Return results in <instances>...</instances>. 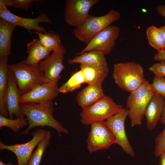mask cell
Wrapping results in <instances>:
<instances>
[{"mask_svg":"<svg viewBox=\"0 0 165 165\" xmlns=\"http://www.w3.org/2000/svg\"><path fill=\"white\" fill-rule=\"evenodd\" d=\"M86 81L82 71L73 73L68 81L59 87V92L66 93L72 92L79 88Z\"/></svg>","mask_w":165,"mask_h":165,"instance_id":"25","label":"cell"},{"mask_svg":"<svg viewBox=\"0 0 165 165\" xmlns=\"http://www.w3.org/2000/svg\"><path fill=\"white\" fill-rule=\"evenodd\" d=\"M99 0H67L64 6V18L69 26L75 28L82 24L90 15L91 8Z\"/></svg>","mask_w":165,"mask_h":165,"instance_id":"9","label":"cell"},{"mask_svg":"<svg viewBox=\"0 0 165 165\" xmlns=\"http://www.w3.org/2000/svg\"></svg>","mask_w":165,"mask_h":165,"instance_id":"38","label":"cell"},{"mask_svg":"<svg viewBox=\"0 0 165 165\" xmlns=\"http://www.w3.org/2000/svg\"><path fill=\"white\" fill-rule=\"evenodd\" d=\"M6 5L12 6L14 8L22 9L27 11L30 6L35 0H5Z\"/></svg>","mask_w":165,"mask_h":165,"instance_id":"30","label":"cell"},{"mask_svg":"<svg viewBox=\"0 0 165 165\" xmlns=\"http://www.w3.org/2000/svg\"><path fill=\"white\" fill-rule=\"evenodd\" d=\"M160 165H165V153H161L159 156Z\"/></svg>","mask_w":165,"mask_h":165,"instance_id":"35","label":"cell"},{"mask_svg":"<svg viewBox=\"0 0 165 165\" xmlns=\"http://www.w3.org/2000/svg\"><path fill=\"white\" fill-rule=\"evenodd\" d=\"M16 26L0 19V58L11 54V38Z\"/></svg>","mask_w":165,"mask_h":165,"instance_id":"20","label":"cell"},{"mask_svg":"<svg viewBox=\"0 0 165 165\" xmlns=\"http://www.w3.org/2000/svg\"><path fill=\"white\" fill-rule=\"evenodd\" d=\"M149 70L155 75L165 77V61L153 64L149 68Z\"/></svg>","mask_w":165,"mask_h":165,"instance_id":"31","label":"cell"},{"mask_svg":"<svg viewBox=\"0 0 165 165\" xmlns=\"http://www.w3.org/2000/svg\"><path fill=\"white\" fill-rule=\"evenodd\" d=\"M69 64L80 63L109 70L105 55L96 51H91L76 55L68 61Z\"/></svg>","mask_w":165,"mask_h":165,"instance_id":"17","label":"cell"},{"mask_svg":"<svg viewBox=\"0 0 165 165\" xmlns=\"http://www.w3.org/2000/svg\"><path fill=\"white\" fill-rule=\"evenodd\" d=\"M160 122L161 123L165 125V100L164 103L162 113Z\"/></svg>","mask_w":165,"mask_h":165,"instance_id":"34","label":"cell"},{"mask_svg":"<svg viewBox=\"0 0 165 165\" xmlns=\"http://www.w3.org/2000/svg\"><path fill=\"white\" fill-rule=\"evenodd\" d=\"M8 57L0 58V115L5 117L9 115L4 101L8 84Z\"/></svg>","mask_w":165,"mask_h":165,"instance_id":"21","label":"cell"},{"mask_svg":"<svg viewBox=\"0 0 165 165\" xmlns=\"http://www.w3.org/2000/svg\"><path fill=\"white\" fill-rule=\"evenodd\" d=\"M61 77L50 82L38 86L28 92L21 95L20 103H39L53 101L60 93L58 82Z\"/></svg>","mask_w":165,"mask_h":165,"instance_id":"13","label":"cell"},{"mask_svg":"<svg viewBox=\"0 0 165 165\" xmlns=\"http://www.w3.org/2000/svg\"><path fill=\"white\" fill-rule=\"evenodd\" d=\"M102 83L97 82L88 86L77 95L76 100L82 109L92 104L105 95L102 88Z\"/></svg>","mask_w":165,"mask_h":165,"instance_id":"18","label":"cell"},{"mask_svg":"<svg viewBox=\"0 0 165 165\" xmlns=\"http://www.w3.org/2000/svg\"><path fill=\"white\" fill-rule=\"evenodd\" d=\"M0 165H14V164L11 162H9L8 163L6 164L3 163L1 160H0Z\"/></svg>","mask_w":165,"mask_h":165,"instance_id":"37","label":"cell"},{"mask_svg":"<svg viewBox=\"0 0 165 165\" xmlns=\"http://www.w3.org/2000/svg\"><path fill=\"white\" fill-rule=\"evenodd\" d=\"M123 106L116 103L110 97L104 95L95 102L82 109L80 121L88 126L94 122L105 121L122 110Z\"/></svg>","mask_w":165,"mask_h":165,"instance_id":"6","label":"cell"},{"mask_svg":"<svg viewBox=\"0 0 165 165\" xmlns=\"http://www.w3.org/2000/svg\"><path fill=\"white\" fill-rule=\"evenodd\" d=\"M51 138V133L47 131L45 137L40 141L37 148L32 154L28 165H40L43 155L49 145Z\"/></svg>","mask_w":165,"mask_h":165,"instance_id":"26","label":"cell"},{"mask_svg":"<svg viewBox=\"0 0 165 165\" xmlns=\"http://www.w3.org/2000/svg\"><path fill=\"white\" fill-rule=\"evenodd\" d=\"M151 85L154 93L165 97V77L155 75Z\"/></svg>","mask_w":165,"mask_h":165,"instance_id":"28","label":"cell"},{"mask_svg":"<svg viewBox=\"0 0 165 165\" xmlns=\"http://www.w3.org/2000/svg\"><path fill=\"white\" fill-rule=\"evenodd\" d=\"M130 93L126 107L131 126L134 127L142 124L146 108L154 93L151 84L146 80L140 87Z\"/></svg>","mask_w":165,"mask_h":165,"instance_id":"3","label":"cell"},{"mask_svg":"<svg viewBox=\"0 0 165 165\" xmlns=\"http://www.w3.org/2000/svg\"><path fill=\"white\" fill-rule=\"evenodd\" d=\"M34 31L39 36V39L42 45L51 51L53 52L59 50L62 46L59 35L53 31L45 32Z\"/></svg>","mask_w":165,"mask_h":165,"instance_id":"23","label":"cell"},{"mask_svg":"<svg viewBox=\"0 0 165 165\" xmlns=\"http://www.w3.org/2000/svg\"><path fill=\"white\" fill-rule=\"evenodd\" d=\"M105 121L95 122L90 124L91 129L86 142L87 149L91 153L108 149L117 144L114 135Z\"/></svg>","mask_w":165,"mask_h":165,"instance_id":"7","label":"cell"},{"mask_svg":"<svg viewBox=\"0 0 165 165\" xmlns=\"http://www.w3.org/2000/svg\"><path fill=\"white\" fill-rule=\"evenodd\" d=\"M112 77L115 83L121 89L130 93L142 85L146 80L140 64L133 62L113 64Z\"/></svg>","mask_w":165,"mask_h":165,"instance_id":"2","label":"cell"},{"mask_svg":"<svg viewBox=\"0 0 165 165\" xmlns=\"http://www.w3.org/2000/svg\"><path fill=\"white\" fill-rule=\"evenodd\" d=\"M47 131L40 128L37 129L31 133L32 139L23 144L7 145L0 140V149H7L13 152L17 159V165H28L34 149L45 137Z\"/></svg>","mask_w":165,"mask_h":165,"instance_id":"11","label":"cell"},{"mask_svg":"<svg viewBox=\"0 0 165 165\" xmlns=\"http://www.w3.org/2000/svg\"><path fill=\"white\" fill-rule=\"evenodd\" d=\"M0 18L16 26L24 28L30 32L31 30L39 32H45L46 29L39 24L40 23L51 24V19L46 13H43L35 18L22 17L11 12L6 5L4 0H0Z\"/></svg>","mask_w":165,"mask_h":165,"instance_id":"10","label":"cell"},{"mask_svg":"<svg viewBox=\"0 0 165 165\" xmlns=\"http://www.w3.org/2000/svg\"><path fill=\"white\" fill-rule=\"evenodd\" d=\"M164 97L154 93L146 108L145 112L147 122V127L150 130H153L156 126L162 113Z\"/></svg>","mask_w":165,"mask_h":165,"instance_id":"16","label":"cell"},{"mask_svg":"<svg viewBox=\"0 0 165 165\" xmlns=\"http://www.w3.org/2000/svg\"><path fill=\"white\" fill-rule=\"evenodd\" d=\"M128 113L127 109L123 108L116 114L108 118L105 122L114 135L116 144L120 146L127 154L134 157L135 153L128 140L125 130V122Z\"/></svg>","mask_w":165,"mask_h":165,"instance_id":"12","label":"cell"},{"mask_svg":"<svg viewBox=\"0 0 165 165\" xmlns=\"http://www.w3.org/2000/svg\"><path fill=\"white\" fill-rule=\"evenodd\" d=\"M54 105L53 101L39 103L20 104L21 111L26 117L28 126L26 129L20 134H28L30 130L35 127L40 126L45 128L48 126L56 130L59 134L61 133L68 134V130L53 117Z\"/></svg>","mask_w":165,"mask_h":165,"instance_id":"1","label":"cell"},{"mask_svg":"<svg viewBox=\"0 0 165 165\" xmlns=\"http://www.w3.org/2000/svg\"><path fill=\"white\" fill-rule=\"evenodd\" d=\"M146 35L149 44L158 52L165 50V43L160 33L159 28L151 25L146 31Z\"/></svg>","mask_w":165,"mask_h":165,"instance_id":"24","label":"cell"},{"mask_svg":"<svg viewBox=\"0 0 165 165\" xmlns=\"http://www.w3.org/2000/svg\"><path fill=\"white\" fill-rule=\"evenodd\" d=\"M117 11L111 9L105 15H90L84 23L72 31L75 36L81 42L87 44L97 33L120 19Z\"/></svg>","mask_w":165,"mask_h":165,"instance_id":"5","label":"cell"},{"mask_svg":"<svg viewBox=\"0 0 165 165\" xmlns=\"http://www.w3.org/2000/svg\"><path fill=\"white\" fill-rule=\"evenodd\" d=\"M153 59L155 61L159 62L165 61V50L161 52H158L154 56Z\"/></svg>","mask_w":165,"mask_h":165,"instance_id":"32","label":"cell"},{"mask_svg":"<svg viewBox=\"0 0 165 165\" xmlns=\"http://www.w3.org/2000/svg\"><path fill=\"white\" fill-rule=\"evenodd\" d=\"M20 96L14 75L9 69L8 86L5 94L4 101L10 119H13V115L16 118H23L25 116L20 109L19 102Z\"/></svg>","mask_w":165,"mask_h":165,"instance_id":"14","label":"cell"},{"mask_svg":"<svg viewBox=\"0 0 165 165\" xmlns=\"http://www.w3.org/2000/svg\"><path fill=\"white\" fill-rule=\"evenodd\" d=\"M27 51L28 55L24 61L28 64L36 65L47 57L51 51L43 46L38 38L34 39L27 44Z\"/></svg>","mask_w":165,"mask_h":165,"instance_id":"19","label":"cell"},{"mask_svg":"<svg viewBox=\"0 0 165 165\" xmlns=\"http://www.w3.org/2000/svg\"><path fill=\"white\" fill-rule=\"evenodd\" d=\"M155 142V154L156 157H159L161 153H165V127L156 138Z\"/></svg>","mask_w":165,"mask_h":165,"instance_id":"29","label":"cell"},{"mask_svg":"<svg viewBox=\"0 0 165 165\" xmlns=\"http://www.w3.org/2000/svg\"><path fill=\"white\" fill-rule=\"evenodd\" d=\"M159 29L165 43V25L159 28Z\"/></svg>","mask_w":165,"mask_h":165,"instance_id":"36","label":"cell"},{"mask_svg":"<svg viewBox=\"0 0 165 165\" xmlns=\"http://www.w3.org/2000/svg\"><path fill=\"white\" fill-rule=\"evenodd\" d=\"M156 9L157 12L160 15L165 18V5L156 6Z\"/></svg>","mask_w":165,"mask_h":165,"instance_id":"33","label":"cell"},{"mask_svg":"<svg viewBox=\"0 0 165 165\" xmlns=\"http://www.w3.org/2000/svg\"><path fill=\"white\" fill-rule=\"evenodd\" d=\"M120 32L119 27L110 25L96 35L76 55L91 51L100 52L105 55L109 53L114 47Z\"/></svg>","mask_w":165,"mask_h":165,"instance_id":"8","label":"cell"},{"mask_svg":"<svg viewBox=\"0 0 165 165\" xmlns=\"http://www.w3.org/2000/svg\"><path fill=\"white\" fill-rule=\"evenodd\" d=\"M8 69L14 75L21 95L48 82L38 65L28 64L23 60L15 64H9Z\"/></svg>","mask_w":165,"mask_h":165,"instance_id":"4","label":"cell"},{"mask_svg":"<svg viewBox=\"0 0 165 165\" xmlns=\"http://www.w3.org/2000/svg\"><path fill=\"white\" fill-rule=\"evenodd\" d=\"M66 50L62 46L58 50L53 52L38 64L48 82L52 81L61 76L60 74L64 68L63 61Z\"/></svg>","mask_w":165,"mask_h":165,"instance_id":"15","label":"cell"},{"mask_svg":"<svg viewBox=\"0 0 165 165\" xmlns=\"http://www.w3.org/2000/svg\"><path fill=\"white\" fill-rule=\"evenodd\" d=\"M80 69L88 85L97 82H103L107 77L109 70L100 68L88 65L80 64Z\"/></svg>","mask_w":165,"mask_h":165,"instance_id":"22","label":"cell"},{"mask_svg":"<svg viewBox=\"0 0 165 165\" xmlns=\"http://www.w3.org/2000/svg\"><path fill=\"white\" fill-rule=\"evenodd\" d=\"M28 125L26 118L8 119L0 115V129L3 127H7L15 132H17L24 127Z\"/></svg>","mask_w":165,"mask_h":165,"instance_id":"27","label":"cell"}]
</instances>
